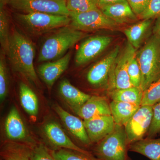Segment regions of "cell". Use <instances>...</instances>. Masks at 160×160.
<instances>
[{"label":"cell","instance_id":"cell-1","mask_svg":"<svg viewBox=\"0 0 160 160\" xmlns=\"http://www.w3.org/2000/svg\"><path fill=\"white\" fill-rule=\"evenodd\" d=\"M35 49L33 43L25 35L14 29L10 38L8 56L12 68L29 83L38 86L40 81L34 69Z\"/></svg>","mask_w":160,"mask_h":160},{"label":"cell","instance_id":"cell-2","mask_svg":"<svg viewBox=\"0 0 160 160\" xmlns=\"http://www.w3.org/2000/svg\"><path fill=\"white\" fill-rule=\"evenodd\" d=\"M87 35L86 32L74 29L69 25L63 27L43 43L39 53L38 62L58 59L68 49Z\"/></svg>","mask_w":160,"mask_h":160},{"label":"cell","instance_id":"cell-3","mask_svg":"<svg viewBox=\"0 0 160 160\" xmlns=\"http://www.w3.org/2000/svg\"><path fill=\"white\" fill-rule=\"evenodd\" d=\"M136 58L141 69L140 88L145 91L160 78V39L153 34L142 49Z\"/></svg>","mask_w":160,"mask_h":160},{"label":"cell","instance_id":"cell-4","mask_svg":"<svg viewBox=\"0 0 160 160\" xmlns=\"http://www.w3.org/2000/svg\"><path fill=\"white\" fill-rule=\"evenodd\" d=\"M18 23L29 33L39 35L58 28L69 26L71 19L69 16L42 13H16Z\"/></svg>","mask_w":160,"mask_h":160},{"label":"cell","instance_id":"cell-5","mask_svg":"<svg viewBox=\"0 0 160 160\" xmlns=\"http://www.w3.org/2000/svg\"><path fill=\"white\" fill-rule=\"evenodd\" d=\"M129 147L125 128L115 124L113 131L98 143L93 152L98 160H129Z\"/></svg>","mask_w":160,"mask_h":160},{"label":"cell","instance_id":"cell-6","mask_svg":"<svg viewBox=\"0 0 160 160\" xmlns=\"http://www.w3.org/2000/svg\"><path fill=\"white\" fill-rule=\"evenodd\" d=\"M129 42L114 61L109 73L107 87L109 92L132 87L128 73V64L130 58L136 53Z\"/></svg>","mask_w":160,"mask_h":160},{"label":"cell","instance_id":"cell-7","mask_svg":"<svg viewBox=\"0 0 160 160\" xmlns=\"http://www.w3.org/2000/svg\"><path fill=\"white\" fill-rule=\"evenodd\" d=\"M69 26L76 30L91 32L104 29H113L117 23L107 17L100 9L82 13L69 12Z\"/></svg>","mask_w":160,"mask_h":160},{"label":"cell","instance_id":"cell-8","mask_svg":"<svg viewBox=\"0 0 160 160\" xmlns=\"http://www.w3.org/2000/svg\"><path fill=\"white\" fill-rule=\"evenodd\" d=\"M8 5L13 9L26 13L42 12L69 15L66 0H11Z\"/></svg>","mask_w":160,"mask_h":160},{"label":"cell","instance_id":"cell-9","mask_svg":"<svg viewBox=\"0 0 160 160\" xmlns=\"http://www.w3.org/2000/svg\"><path fill=\"white\" fill-rule=\"evenodd\" d=\"M153 116V106H141L125 125L129 146L142 139L148 132Z\"/></svg>","mask_w":160,"mask_h":160},{"label":"cell","instance_id":"cell-10","mask_svg":"<svg viewBox=\"0 0 160 160\" xmlns=\"http://www.w3.org/2000/svg\"><path fill=\"white\" fill-rule=\"evenodd\" d=\"M112 38L107 36H96L85 40L76 53L75 62L77 66L89 62L104 51L111 44Z\"/></svg>","mask_w":160,"mask_h":160},{"label":"cell","instance_id":"cell-11","mask_svg":"<svg viewBox=\"0 0 160 160\" xmlns=\"http://www.w3.org/2000/svg\"><path fill=\"white\" fill-rule=\"evenodd\" d=\"M6 137L9 141L34 146L37 143L29 136V132L18 109L12 106L6 117L5 124Z\"/></svg>","mask_w":160,"mask_h":160},{"label":"cell","instance_id":"cell-12","mask_svg":"<svg viewBox=\"0 0 160 160\" xmlns=\"http://www.w3.org/2000/svg\"><path fill=\"white\" fill-rule=\"evenodd\" d=\"M120 47L116 46L102 59L89 69L87 75L88 82L95 86L107 85L112 67L120 53Z\"/></svg>","mask_w":160,"mask_h":160},{"label":"cell","instance_id":"cell-13","mask_svg":"<svg viewBox=\"0 0 160 160\" xmlns=\"http://www.w3.org/2000/svg\"><path fill=\"white\" fill-rule=\"evenodd\" d=\"M43 131L47 139L54 148L52 150L69 149L86 154H92L89 152L80 148L74 144L62 127L56 122H50L46 123L43 127Z\"/></svg>","mask_w":160,"mask_h":160},{"label":"cell","instance_id":"cell-14","mask_svg":"<svg viewBox=\"0 0 160 160\" xmlns=\"http://www.w3.org/2000/svg\"><path fill=\"white\" fill-rule=\"evenodd\" d=\"M84 124L91 143L99 142L113 131L115 126L111 115L84 120Z\"/></svg>","mask_w":160,"mask_h":160},{"label":"cell","instance_id":"cell-15","mask_svg":"<svg viewBox=\"0 0 160 160\" xmlns=\"http://www.w3.org/2000/svg\"><path fill=\"white\" fill-rule=\"evenodd\" d=\"M70 59L71 53L69 52L56 61L44 63L38 66V73L49 89L67 69Z\"/></svg>","mask_w":160,"mask_h":160},{"label":"cell","instance_id":"cell-16","mask_svg":"<svg viewBox=\"0 0 160 160\" xmlns=\"http://www.w3.org/2000/svg\"><path fill=\"white\" fill-rule=\"evenodd\" d=\"M53 109L66 128L75 138L85 146H88L91 144L84 122L77 117L70 114L59 105H55Z\"/></svg>","mask_w":160,"mask_h":160},{"label":"cell","instance_id":"cell-17","mask_svg":"<svg viewBox=\"0 0 160 160\" xmlns=\"http://www.w3.org/2000/svg\"><path fill=\"white\" fill-rule=\"evenodd\" d=\"M74 112L84 120L100 116L111 115L109 103L106 98L96 96H91Z\"/></svg>","mask_w":160,"mask_h":160},{"label":"cell","instance_id":"cell-18","mask_svg":"<svg viewBox=\"0 0 160 160\" xmlns=\"http://www.w3.org/2000/svg\"><path fill=\"white\" fill-rule=\"evenodd\" d=\"M59 92L63 99L74 112L79 109L91 97L74 87L67 79L61 82Z\"/></svg>","mask_w":160,"mask_h":160},{"label":"cell","instance_id":"cell-19","mask_svg":"<svg viewBox=\"0 0 160 160\" xmlns=\"http://www.w3.org/2000/svg\"><path fill=\"white\" fill-rule=\"evenodd\" d=\"M100 9L105 15L118 25L131 22L137 19L138 17L132 10L127 1L104 6Z\"/></svg>","mask_w":160,"mask_h":160},{"label":"cell","instance_id":"cell-20","mask_svg":"<svg viewBox=\"0 0 160 160\" xmlns=\"http://www.w3.org/2000/svg\"><path fill=\"white\" fill-rule=\"evenodd\" d=\"M33 146L8 141L1 147L0 154L3 160H31Z\"/></svg>","mask_w":160,"mask_h":160},{"label":"cell","instance_id":"cell-21","mask_svg":"<svg viewBox=\"0 0 160 160\" xmlns=\"http://www.w3.org/2000/svg\"><path fill=\"white\" fill-rule=\"evenodd\" d=\"M129 150L143 155L151 160H160V138L142 139L129 145Z\"/></svg>","mask_w":160,"mask_h":160},{"label":"cell","instance_id":"cell-22","mask_svg":"<svg viewBox=\"0 0 160 160\" xmlns=\"http://www.w3.org/2000/svg\"><path fill=\"white\" fill-rule=\"evenodd\" d=\"M109 106L115 123L122 126H125L141 106L114 101H112Z\"/></svg>","mask_w":160,"mask_h":160},{"label":"cell","instance_id":"cell-23","mask_svg":"<svg viewBox=\"0 0 160 160\" xmlns=\"http://www.w3.org/2000/svg\"><path fill=\"white\" fill-rule=\"evenodd\" d=\"M152 19H145L129 26L124 31L129 44L138 49L150 28Z\"/></svg>","mask_w":160,"mask_h":160},{"label":"cell","instance_id":"cell-24","mask_svg":"<svg viewBox=\"0 0 160 160\" xmlns=\"http://www.w3.org/2000/svg\"><path fill=\"white\" fill-rule=\"evenodd\" d=\"M19 96L21 105L30 117L36 118L38 113L39 104L34 92L25 83H20Z\"/></svg>","mask_w":160,"mask_h":160},{"label":"cell","instance_id":"cell-25","mask_svg":"<svg viewBox=\"0 0 160 160\" xmlns=\"http://www.w3.org/2000/svg\"><path fill=\"white\" fill-rule=\"evenodd\" d=\"M109 92L112 101L141 106L144 92L140 87L132 86L126 89H117Z\"/></svg>","mask_w":160,"mask_h":160},{"label":"cell","instance_id":"cell-26","mask_svg":"<svg viewBox=\"0 0 160 160\" xmlns=\"http://www.w3.org/2000/svg\"><path fill=\"white\" fill-rule=\"evenodd\" d=\"M9 17L4 8H0V43L2 51L7 54L10 43Z\"/></svg>","mask_w":160,"mask_h":160},{"label":"cell","instance_id":"cell-27","mask_svg":"<svg viewBox=\"0 0 160 160\" xmlns=\"http://www.w3.org/2000/svg\"><path fill=\"white\" fill-rule=\"evenodd\" d=\"M56 160H98L92 154H86L71 149H60L51 150Z\"/></svg>","mask_w":160,"mask_h":160},{"label":"cell","instance_id":"cell-28","mask_svg":"<svg viewBox=\"0 0 160 160\" xmlns=\"http://www.w3.org/2000/svg\"><path fill=\"white\" fill-rule=\"evenodd\" d=\"M66 6L69 12L74 13L99 9L98 0H66Z\"/></svg>","mask_w":160,"mask_h":160},{"label":"cell","instance_id":"cell-29","mask_svg":"<svg viewBox=\"0 0 160 160\" xmlns=\"http://www.w3.org/2000/svg\"><path fill=\"white\" fill-rule=\"evenodd\" d=\"M5 56V53L2 51L0 56V100L1 102L6 99L9 90V75Z\"/></svg>","mask_w":160,"mask_h":160},{"label":"cell","instance_id":"cell-30","mask_svg":"<svg viewBox=\"0 0 160 160\" xmlns=\"http://www.w3.org/2000/svg\"><path fill=\"white\" fill-rule=\"evenodd\" d=\"M160 102V78L143 92L141 106H153Z\"/></svg>","mask_w":160,"mask_h":160},{"label":"cell","instance_id":"cell-31","mask_svg":"<svg viewBox=\"0 0 160 160\" xmlns=\"http://www.w3.org/2000/svg\"><path fill=\"white\" fill-rule=\"evenodd\" d=\"M136 53L133 55L129 60L128 64V73L132 86L140 87L142 75L139 65L137 59Z\"/></svg>","mask_w":160,"mask_h":160},{"label":"cell","instance_id":"cell-32","mask_svg":"<svg viewBox=\"0 0 160 160\" xmlns=\"http://www.w3.org/2000/svg\"><path fill=\"white\" fill-rule=\"evenodd\" d=\"M31 160H56L51 150L43 143H37L32 148Z\"/></svg>","mask_w":160,"mask_h":160},{"label":"cell","instance_id":"cell-33","mask_svg":"<svg viewBox=\"0 0 160 160\" xmlns=\"http://www.w3.org/2000/svg\"><path fill=\"white\" fill-rule=\"evenodd\" d=\"M160 133V102L153 106V116L148 137L152 138Z\"/></svg>","mask_w":160,"mask_h":160},{"label":"cell","instance_id":"cell-34","mask_svg":"<svg viewBox=\"0 0 160 160\" xmlns=\"http://www.w3.org/2000/svg\"><path fill=\"white\" fill-rule=\"evenodd\" d=\"M160 15V0H150L147 8L139 17L143 20L153 19Z\"/></svg>","mask_w":160,"mask_h":160},{"label":"cell","instance_id":"cell-35","mask_svg":"<svg viewBox=\"0 0 160 160\" xmlns=\"http://www.w3.org/2000/svg\"><path fill=\"white\" fill-rule=\"evenodd\" d=\"M132 10L137 17H139L146 10L150 0H126Z\"/></svg>","mask_w":160,"mask_h":160},{"label":"cell","instance_id":"cell-36","mask_svg":"<svg viewBox=\"0 0 160 160\" xmlns=\"http://www.w3.org/2000/svg\"><path fill=\"white\" fill-rule=\"evenodd\" d=\"M126 0H98L99 8L109 5L126 2Z\"/></svg>","mask_w":160,"mask_h":160},{"label":"cell","instance_id":"cell-37","mask_svg":"<svg viewBox=\"0 0 160 160\" xmlns=\"http://www.w3.org/2000/svg\"><path fill=\"white\" fill-rule=\"evenodd\" d=\"M153 35L160 39V15L156 18L153 28Z\"/></svg>","mask_w":160,"mask_h":160},{"label":"cell","instance_id":"cell-38","mask_svg":"<svg viewBox=\"0 0 160 160\" xmlns=\"http://www.w3.org/2000/svg\"><path fill=\"white\" fill-rule=\"evenodd\" d=\"M11 0H0V8H3L4 6L8 3Z\"/></svg>","mask_w":160,"mask_h":160},{"label":"cell","instance_id":"cell-39","mask_svg":"<svg viewBox=\"0 0 160 160\" xmlns=\"http://www.w3.org/2000/svg\"></svg>","mask_w":160,"mask_h":160}]
</instances>
